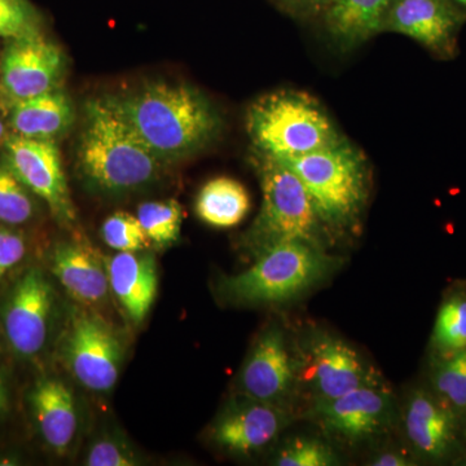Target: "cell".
<instances>
[{
  "mask_svg": "<svg viewBox=\"0 0 466 466\" xmlns=\"http://www.w3.org/2000/svg\"><path fill=\"white\" fill-rule=\"evenodd\" d=\"M106 100L165 164L207 148L222 130L216 106L188 85L150 82Z\"/></svg>",
  "mask_w": 466,
  "mask_h": 466,
  "instance_id": "cell-1",
  "label": "cell"
},
{
  "mask_svg": "<svg viewBox=\"0 0 466 466\" xmlns=\"http://www.w3.org/2000/svg\"><path fill=\"white\" fill-rule=\"evenodd\" d=\"M84 116L76 167L90 188L122 196L158 180L167 164L140 140L106 97L88 100Z\"/></svg>",
  "mask_w": 466,
  "mask_h": 466,
  "instance_id": "cell-2",
  "label": "cell"
},
{
  "mask_svg": "<svg viewBox=\"0 0 466 466\" xmlns=\"http://www.w3.org/2000/svg\"><path fill=\"white\" fill-rule=\"evenodd\" d=\"M254 158L262 188V207L242 238V249L250 258L288 241L328 250L332 233L321 222L311 196L297 174L280 159L257 152Z\"/></svg>",
  "mask_w": 466,
  "mask_h": 466,
  "instance_id": "cell-3",
  "label": "cell"
},
{
  "mask_svg": "<svg viewBox=\"0 0 466 466\" xmlns=\"http://www.w3.org/2000/svg\"><path fill=\"white\" fill-rule=\"evenodd\" d=\"M283 162L306 187L319 218L332 236L357 228L370 183L367 158L360 149L345 137L327 148Z\"/></svg>",
  "mask_w": 466,
  "mask_h": 466,
  "instance_id": "cell-4",
  "label": "cell"
},
{
  "mask_svg": "<svg viewBox=\"0 0 466 466\" xmlns=\"http://www.w3.org/2000/svg\"><path fill=\"white\" fill-rule=\"evenodd\" d=\"M342 266L328 250L299 241L281 242L260 253L253 266L226 276L219 294L235 305H272L302 296Z\"/></svg>",
  "mask_w": 466,
  "mask_h": 466,
  "instance_id": "cell-5",
  "label": "cell"
},
{
  "mask_svg": "<svg viewBox=\"0 0 466 466\" xmlns=\"http://www.w3.org/2000/svg\"><path fill=\"white\" fill-rule=\"evenodd\" d=\"M247 131L257 153L285 161L345 139L327 110L311 95L278 90L254 101Z\"/></svg>",
  "mask_w": 466,
  "mask_h": 466,
  "instance_id": "cell-6",
  "label": "cell"
},
{
  "mask_svg": "<svg viewBox=\"0 0 466 466\" xmlns=\"http://www.w3.org/2000/svg\"><path fill=\"white\" fill-rule=\"evenodd\" d=\"M61 357L76 381L87 390L106 392L118 381L124 345L108 321L82 309L70 319Z\"/></svg>",
  "mask_w": 466,
  "mask_h": 466,
  "instance_id": "cell-7",
  "label": "cell"
},
{
  "mask_svg": "<svg viewBox=\"0 0 466 466\" xmlns=\"http://www.w3.org/2000/svg\"><path fill=\"white\" fill-rule=\"evenodd\" d=\"M299 385L308 388L314 401L336 400L363 386H383L381 376L341 339L314 334L299 357Z\"/></svg>",
  "mask_w": 466,
  "mask_h": 466,
  "instance_id": "cell-8",
  "label": "cell"
},
{
  "mask_svg": "<svg viewBox=\"0 0 466 466\" xmlns=\"http://www.w3.org/2000/svg\"><path fill=\"white\" fill-rule=\"evenodd\" d=\"M66 67L63 51L43 33L7 41L0 58L3 106L60 88Z\"/></svg>",
  "mask_w": 466,
  "mask_h": 466,
  "instance_id": "cell-9",
  "label": "cell"
},
{
  "mask_svg": "<svg viewBox=\"0 0 466 466\" xmlns=\"http://www.w3.org/2000/svg\"><path fill=\"white\" fill-rule=\"evenodd\" d=\"M3 149L5 164L21 183L47 204L57 220L73 225L76 208L56 142L11 133L5 137Z\"/></svg>",
  "mask_w": 466,
  "mask_h": 466,
  "instance_id": "cell-10",
  "label": "cell"
},
{
  "mask_svg": "<svg viewBox=\"0 0 466 466\" xmlns=\"http://www.w3.org/2000/svg\"><path fill=\"white\" fill-rule=\"evenodd\" d=\"M54 306V288L38 268L27 269L9 291L2 309L3 328L20 357H35L45 349Z\"/></svg>",
  "mask_w": 466,
  "mask_h": 466,
  "instance_id": "cell-11",
  "label": "cell"
},
{
  "mask_svg": "<svg viewBox=\"0 0 466 466\" xmlns=\"http://www.w3.org/2000/svg\"><path fill=\"white\" fill-rule=\"evenodd\" d=\"M394 412V397L385 385L363 386L336 400L314 401L309 410L311 419L325 431L349 443L385 433Z\"/></svg>",
  "mask_w": 466,
  "mask_h": 466,
  "instance_id": "cell-12",
  "label": "cell"
},
{
  "mask_svg": "<svg viewBox=\"0 0 466 466\" xmlns=\"http://www.w3.org/2000/svg\"><path fill=\"white\" fill-rule=\"evenodd\" d=\"M466 17L449 0H391L382 33L408 36L441 60L458 55Z\"/></svg>",
  "mask_w": 466,
  "mask_h": 466,
  "instance_id": "cell-13",
  "label": "cell"
},
{
  "mask_svg": "<svg viewBox=\"0 0 466 466\" xmlns=\"http://www.w3.org/2000/svg\"><path fill=\"white\" fill-rule=\"evenodd\" d=\"M291 422L287 407L242 395L227 404L210 429L219 449L238 456H250L278 440Z\"/></svg>",
  "mask_w": 466,
  "mask_h": 466,
  "instance_id": "cell-14",
  "label": "cell"
},
{
  "mask_svg": "<svg viewBox=\"0 0 466 466\" xmlns=\"http://www.w3.org/2000/svg\"><path fill=\"white\" fill-rule=\"evenodd\" d=\"M242 395L285 407L299 386V358L281 328H267L250 350L238 376Z\"/></svg>",
  "mask_w": 466,
  "mask_h": 466,
  "instance_id": "cell-15",
  "label": "cell"
},
{
  "mask_svg": "<svg viewBox=\"0 0 466 466\" xmlns=\"http://www.w3.org/2000/svg\"><path fill=\"white\" fill-rule=\"evenodd\" d=\"M406 433L417 452L441 460L456 443V410L440 395L424 390L412 392L404 412Z\"/></svg>",
  "mask_w": 466,
  "mask_h": 466,
  "instance_id": "cell-16",
  "label": "cell"
},
{
  "mask_svg": "<svg viewBox=\"0 0 466 466\" xmlns=\"http://www.w3.org/2000/svg\"><path fill=\"white\" fill-rule=\"evenodd\" d=\"M52 274L67 296L82 305H99L109 293L106 260L84 242H61L51 254Z\"/></svg>",
  "mask_w": 466,
  "mask_h": 466,
  "instance_id": "cell-17",
  "label": "cell"
},
{
  "mask_svg": "<svg viewBox=\"0 0 466 466\" xmlns=\"http://www.w3.org/2000/svg\"><path fill=\"white\" fill-rule=\"evenodd\" d=\"M109 287L134 323L148 315L158 289L155 257L143 251H116L106 260Z\"/></svg>",
  "mask_w": 466,
  "mask_h": 466,
  "instance_id": "cell-18",
  "label": "cell"
},
{
  "mask_svg": "<svg viewBox=\"0 0 466 466\" xmlns=\"http://www.w3.org/2000/svg\"><path fill=\"white\" fill-rule=\"evenodd\" d=\"M29 403L42 440L58 455L66 453L78 431V410L72 390L60 380L46 377L33 386Z\"/></svg>",
  "mask_w": 466,
  "mask_h": 466,
  "instance_id": "cell-19",
  "label": "cell"
},
{
  "mask_svg": "<svg viewBox=\"0 0 466 466\" xmlns=\"http://www.w3.org/2000/svg\"><path fill=\"white\" fill-rule=\"evenodd\" d=\"M391 0H332L320 15L325 32L341 51H351L377 34Z\"/></svg>",
  "mask_w": 466,
  "mask_h": 466,
  "instance_id": "cell-20",
  "label": "cell"
},
{
  "mask_svg": "<svg viewBox=\"0 0 466 466\" xmlns=\"http://www.w3.org/2000/svg\"><path fill=\"white\" fill-rule=\"evenodd\" d=\"M7 109L11 133L35 139L55 140L76 121L73 101L61 88L17 101Z\"/></svg>",
  "mask_w": 466,
  "mask_h": 466,
  "instance_id": "cell-21",
  "label": "cell"
},
{
  "mask_svg": "<svg viewBox=\"0 0 466 466\" xmlns=\"http://www.w3.org/2000/svg\"><path fill=\"white\" fill-rule=\"evenodd\" d=\"M250 207L249 192L238 180L218 177L208 180L198 192L195 211L208 226L231 228L240 225Z\"/></svg>",
  "mask_w": 466,
  "mask_h": 466,
  "instance_id": "cell-22",
  "label": "cell"
},
{
  "mask_svg": "<svg viewBox=\"0 0 466 466\" xmlns=\"http://www.w3.org/2000/svg\"><path fill=\"white\" fill-rule=\"evenodd\" d=\"M137 217L150 244L157 249H167L179 240L183 225V208L179 202H143L137 208Z\"/></svg>",
  "mask_w": 466,
  "mask_h": 466,
  "instance_id": "cell-23",
  "label": "cell"
},
{
  "mask_svg": "<svg viewBox=\"0 0 466 466\" xmlns=\"http://www.w3.org/2000/svg\"><path fill=\"white\" fill-rule=\"evenodd\" d=\"M434 348L441 357L466 349V294L455 293L441 303L433 332Z\"/></svg>",
  "mask_w": 466,
  "mask_h": 466,
  "instance_id": "cell-24",
  "label": "cell"
},
{
  "mask_svg": "<svg viewBox=\"0 0 466 466\" xmlns=\"http://www.w3.org/2000/svg\"><path fill=\"white\" fill-rule=\"evenodd\" d=\"M32 195L3 161L0 164V222L8 226L29 222L35 213Z\"/></svg>",
  "mask_w": 466,
  "mask_h": 466,
  "instance_id": "cell-25",
  "label": "cell"
},
{
  "mask_svg": "<svg viewBox=\"0 0 466 466\" xmlns=\"http://www.w3.org/2000/svg\"><path fill=\"white\" fill-rule=\"evenodd\" d=\"M433 385L456 412L466 410V349L441 359L434 370Z\"/></svg>",
  "mask_w": 466,
  "mask_h": 466,
  "instance_id": "cell-26",
  "label": "cell"
},
{
  "mask_svg": "<svg viewBox=\"0 0 466 466\" xmlns=\"http://www.w3.org/2000/svg\"><path fill=\"white\" fill-rule=\"evenodd\" d=\"M101 238L116 251H143L150 245L137 217L126 211H118L104 220Z\"/></svg>",
  "mask_w": 466,
  "mask_h": 466,
  "instance_id": "cell-27",
  "label": "cell"
},
{
  "mask_svg": "<svg viewBox=\"0 0 466 466\" xmlns=\"http://www.w3.org/2000/svg\"><path fill=\"white\" fill-rule=\"evenodd\" d=\"M278 466H332L339 458L329 446L314 438H293L284 444L274 459Z\"/></svg>",
  "mask_w": 466,
  "mask_h": 466,
  "instance_id": "cell-28",
  "label": "cell"
},
{
  "mask_svg": "<svg viewBox=\"0 0 466 466\" xmlns=\"http://www.w3.org/2000/svg\"><path fill=\"white\" fill-rule=\"evenodd\" d=\"M42 33V20L29 0H0V38L5 41Z\"/></svg>",
  "mask_w": 466,
  "mask_h": 466,
  "instance_id": "cell-29",
  "label": "cell"
},
{
  "mask_svg": "<svg viewBox=\"0 0 466 466\" xmlns=\"http://www.w3.org/2000/svg\"><path fill=\"white\" fill-rule=\"evenodd\" d=\"M139 456L127 441L101 435L92 441L86 453L85 465L88 466H133L140 465Z\"/></svg>",
  "mask_w": 466,
  "mask_h": 466,
  "instance_id": "cell-30",
  "label": "cell"
},
{
  "mask_svg": "<svg viewBox=\"0 0 466 466\" xmlns=\"http://www.w3.org/2000/svg\"><path fill=\"white\" fill-rule=\"evenodd\" d=\"M26 241L23 233L0 227V281L24 259Z\"/></svg>",
  "mask_w": 466,
  "mask_h": 466,
  "instance_id": "cell-31",
  "label": "cell"
},
{
  "mask_svg": "<svg viewBox=\"0 0 466 466\" xmlns=\"http://www.w3.org/2000/svg\"><path fill=\"white\" fill-rule=\"evenodd\" d=\"M281 8L299 17H319L332 0H275Z\"/></svg>",
  "mask_w": 466,
  "mask_h": 466,
  "instance_id": "cell-32",
  "label": "cell"
},
{
  "mask_svg": "<svg viewBox=\"0 0 466 466\" xmlns=\"http://www.w3.org/2000/svg\"><path fill=\"white\" fill-rule=\"evenodd\" d=\"M373 466H410L413 462L400 452L381 453L372 460Z\"/></svg>",
  "mask_w": 466,
  "mask_h": 466,
  "instance_id": "cell-33",
  "label": "cell"
},
{
  "mask_svg": "<svg viewBox=\"0 0 466 466\" xmlns=\"http://www.w3.org/2000/svg\"><path fill=\"white\" fill-rule=\"evenodd\" d=\"M9 408V397L7 388H5V382L0 379V415L7 412Z\"/></svg>",
  "mask_w": 466,
  "mask_h": 466,
  "instance_id": "cell-34",
  "label": "cell"
},
{
  "mask_svg": "<svg viewBox=\"0 0 466 466\" xmlns=\"http://www.w3.org/2000/svg\"><path fill=\"white\" fill-rule=\"evenodd\" d=\"M7 137V125H5L3 116L0 115V146H3V143H5V137Z\"/></svg>",
  "mask_w": 466,
  "mask_h": 466,
  "instance_id": "cell-35",
  "label": "cell"
},
{
  "mask_svg": "<svg viewBox=\"0 0 466 466\" xmlns=\"http://www.w3.org/2000/svg\"><path fill=\"white\" fill-rule=\"evenodd\" d=\"M451 5H455L456 8L461 12L462 15L466 17V0H449Z\"/></svg>",
  "mask_w": 466,
  "mask_h": 466,
  "instance_id": "cell-36",
  "label": "cell"
}]
</instances>
